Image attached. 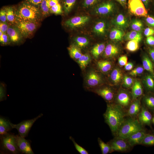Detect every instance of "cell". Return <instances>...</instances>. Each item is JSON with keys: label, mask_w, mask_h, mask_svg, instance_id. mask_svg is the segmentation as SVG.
I'll return each mask as SVG.
<instances>
[{"label": "cell", "mask_w": 154, "mask_h": 154, "mask_svg": "<svg viewBox=\"0 0 154 154\" xmlns=\"http://www.w3.org/2000/svg\"><path fill=\"white\" fill-rule=\"evenodd\" d=\"M126 116V111L119 105L112 103L107 104L103 116L105 122L114 136L116 135Z\"/></svg>", "instance_id": "1"}, {"label": "cell", "mask_w": 154, "mask_h": 154, "mask_svg": "<svg viewBox=\"0 0 154 154\" xmlns=\"http://www.w3.org/2000/svg\"><path fill=\"white\" fill-rule=\"evenodd\" d=\"M17 22L31 21L38 22L42 16L39 8L27 1L21 3L15 9Z\"/></svg>", "instance_id": "2"}, {"label": "cell", "mask_w": 154, "mask_h": 154, "mask_svg": "<svg viewBox=\"0 0 154 154\" xmlns=\"http://www.w3.org/2000/svg\"><path fill=\"white\" fill-rule=\"evenodd\" d=\"M143 129V125L137 119L128 116L125 118L115 137L126 139L135 133Z\"/></svg>", "instance_id": "3"}, {"label": "cell", "mask_w": 154, "mask_h": 154, "mask_svg": "<svg viewBox=\"0 0 154 154\" xmlns=\"http://www.w3.org/2000/svg\"><path fill=\"white\" fill-rule=\"evenodd\" d=\"M0 135L1 153L12 154L20 153L16 144L15 135L8 133Z\"/></svg>", "instance_id": "4"}, {"label": "cell", "mask_w": 154, "mask_h": 154, "mask_svg": "<svg viewBox=\"0 0 154 154\" xmlns=\"http://www.w3.org/2000/svg\"><path fill=\"white\" fill-rule=\"evenodd\" d=\"M43 115V114L41 113L32 119L23 121L17 124L11 123V125L13 129L15 128L17 130L20 136L25 137L28 135L34 123L38 118L42 117Z\"/></svg>", "instance_id": "5"}, {"label": "cell", "mask_w": 154, "mask_h": 154, "mask_svg": "<svg viewBox=\"0 0 154 154\" xmlns=\"http://www.w3.org/2000/svg\"><path fill=\"white\" fill-rule=\"evenodd\" d=\"M127 3L129 10L131 14L138 17L147 16L146 7L141 0H128Z\"/></svg>", "instance_id": "6"}, {"label": "cell", "mask_w": 154, "mask_h": 154, "mask_svg": "<svg viewBox=\"0 0 154 154\" xmlns=\"http://www.w3.org/2000/svg\"><path fill=\"white\" fill-rule=\"evenodd\" d=\"M38 22L31 21L17 22L15 25L23 37L27 38L31 35L37 29Z\"/></svg>", "instance_id": "7"}, {"label": "cell", "mask_w": 154, "mask_h": 154, "mask_svg": "<svg viewBox=\"0 0 154 154\" xmlns=\"http://www.w3.org/2000/svg\"><path fill=\"white\" fill-rule=\"evenodd\" d=\"M110 146L112 152H127L132 147L126 139L115 137L107 143Z\"/></svg>", "instance_id": "8"}, {"label": "cell", "mask_w": 154, "mask_h": 154, "mask_svg": "<svg viewBox=\"0 0 154 154\" xmlns=\"http://www.w3.org/2000/svg\"><path fill=\"white\" fill-rule=\"evenodd\" d=\"M115 5L112 1H108L102 3L96 6L94 11L96 14L106 15L111 14L114 10Z\"/></svg>", "instance_id": "9"}, {"label": "cell", "mask_w": 154, "mask_h": 154, "mask_svg": "<svg viewBox=\"0 0 154 154\" xmlns=\"http://www.w3.org/2000/svg\"><path fill=\"white\" fill-rule=\"evenodd\" d=\"M90 19V17L87 16H76L67 20L64 24L65 26L69 28H75L85 25Z\"/></svg>", "instance_id": "10"}, {"label": "cell", "mask_w": 154, "mask_h": 154, "mask_svg": "<svg viewBox=\"0 0 154 154\" xmlns=\"http://www.w3.org/2000/svg\"><path fill=\"white\" fill-rule=\"evenodd\" d=\"M15 137L17 146L20 153L25 154H34L29 140L19 135H16Z\"/></svg>", "instance_id": "11"}, {"label": "cell", "mask_w": 154, "mask_h": 154, "mask_svg": "<svg viewBox=\"0 0 154 154\" xmlns=\"http://www.w3.org/2000/svg\"><path fill=\"white\" fill-rule=\"evenodd\" d=\"M6 33L10 38L11 42L14 44L20 42L23 37L15 25H10Z\"/></svg>", "instance_id": "12"}, {"label": "cell", "mask_w": 154, "mask_h": 154, "mask_svg": "<svg viewBox=\"0 0 154 154\" xmlns=\"http://www.w3.org/2000/svg\"><path fill=\"white\" fill-rule=\"evenodd\" d=\"M137 117L138 121L143 125H151L152 121V115L146 107H141V110Z\"/></svg>", "instance_id": "13"}, {"label": "cell", "mask_w": 154, "mask_h": 154, "mask_svg": "<svg viewBox=\"0 0 154 154\" xmlns=\"http://www.w3.org/2000/svg\"><path fill=\"white\" fill-rule=\"evenodd\" d=\"M117 103L127 112L130 105L131 98L127 92L121 91L117 94L116 98Z\"/></svg>", "instance_id": "14"}, {"label": "cell", "mask_w": 154, "mask_h": 154, "mask_svg": "<svg viewBox=\"0 0 154 154\" xmlns=\"http://www.w3.org/2000/svg\"><path fill=\"white\" fill-rule=\"evenodd\" d=\"M146 134L145 132L143 129L135 133L126 139L130 146L133 147L141 144Z\"/></svg>", "instance_id": "15"}, {"label": "cell", "mask_w": 154, "mask_h": 154, "mask_svg": "<svg viewBox=\"0 0 154 154\" xmlns=\"http://www.w3.org/2000/svg\"><path fill=\"white\" fill-rule=\"evenodd\" d=\"M112 23L115 27L123 30L129 26V21L127 18L122 13L118 14L112 21Z\"/></svg>", "instance_id": "16"}, {"label": "cell", "mask_w": 154, "mask_h": 154, "mask_svg": "<svg viewBox=\"0 0 154 154\" xmlns=\"http://www.w3.org/2000/svg\"><path fill=\"white\" fill-rule=\"evenodd\" d=\"M129 105L126 112V115L129 117L135 118L140 112L141 107L140 100L136 99Z\"/></svg>", "instance_id": "17"}, {"label": "cell", "mask_w": 154, "mask_h": 154, "mask_svg": "<svg viewBox=\"0 0 154 154\" xmlns=\"http://www.w3.org/2000/svg\"><path fill=\"white\" fill-rule=\"evenodd\" d=\"M96 93L102 97L106 101L110 102L114 98V93L110 88L104 87L99 89L96 91Z\"/></svg>", "instance_id": "18"}, {"label": "cell", "mask_w": 154, "mask_h": 154, "mask_svg": "<svg viewBox=\"0 0 154 154\" xmlns=\"http://www.w3.org/2000/svg\"><path fill=\"white\" fill-rule=\"evenodd\" d=\"M101 77L97 73L94 71L90 72L88 74L86 81L88 85L90 87H95L100 83Z\"/></svg>", "instance_id": "19"}, {"label": "cell", "mask_w": 154, "mask_h": 154, "mask_svg": "<svg viewBox=\"0 0 154 154\" xmlns=\"http://www.w3.org/2000/svg\"><path fill=\"white\" fill-rule=\"evenodd\" d=\"M11 123L8 119L2 116H0V135L7 133L13 129L11 125Z\"/></svg>", "instance_id": "20"}, {"label": "cell", "mask_w": 154, "mask_h": 154, "mask_svg": "<svg viewBox=\"0 0 154 154\" xmlns=\"http://www.w3.org/2000/svg\"><path fill=\"white\" fill-rule=\"evenodd\" d=\"M7 22L9 25H15L17 21L15 15V9L12 7L9 6L5 8Z\"/></svg>", "instance_id": "21"}, {"label": "cell", "mask_w": 154, "mask_h": 154, "mask_svg": "<svg viewBox=\"0 0 154 154\" xmlns=\"http://www.w3.org/2000/svg\"><path fill=\"white\" fill-rule=\"evenodd\" d=\"M125 35L123 30L116 27L112 28L110 32V38L113 40L121 41Z\"/></svg>", "instance_id": "22"}, {"label": "cell", "mask_w": 154, "mask_h": 154, "mask_svg": "<svg viewBox=\"0 0 154 154\" xmlns=\"http://www.w3.org/2000/svg\"><path fill=\"white\" fill-rule=\"evenodd\" d=\"M104 51V55L106 57H112L118 54L119 52V49L115 44L110 43L105 47Z\"/></svg>", "instance_id": "23"}, {"label": "cell", "mask_w": 154, "mask_h": 154, "mask_svg": "<svg viewBox=\"0 0 154 154\" xmlns=\"http://www.w3.org/2000/svg\"><path fill=\"white\" fill-rule=\"evenodd\" d=\"M143 90L140 82L136 80L134 82L132 89L131 95L132 98L134 100L142 95Z\"/></svg>", "instance_id": "24"}, {"label": "cell", "mask_w": 154, "mask_h": 154, "mask_svg": "<svg viewBox=\"0 0 154 154\" xmlns=\"http://www.w3.org/2000/svg\"><path fill=\"white\" fill-rule=\"evenodd\" d=\"M106 24L103 21L97 22L93 27V31L97 35H104L106 31Z\"/></svg>", "instance_id": "25"}, {"label": "cell", "mask_w": 154, "mask_h": 154, "mask_svg": "<svg viewBox=\"0 0 154 154\" xmlns=\"http://www.w3.org/2000/svg\"><path fill=\"white\" fill-rule=\"evenodd\" d=\"M123 37L126 40H135L139 42L142 39V36L141 32L133 30L127 33Z\"/></svg>", "instance_id": "26"}, {"label": "cell", "mask_w": 154, "mask_h": 154, "mask_svg": "<svg viewBox=\"0 0 154 154\" xmlns=\"http://www.w3.org/2000/svg\"><path fill=\"white\" fill-rule=\"evenodd\" d=\"M79 47L76 45H71L68 48L69 54L71 57L74 59H78L82 54Z\"/></svg>", "instance_id": "27"}, {"label": "cell", "mask_w": 154, "mask_h": 154, "mask_svg": "<svg viewBox=\"0 0 154 154\" xmlns=\"http://www.w3.org/2000/svg\"><path fill=\"white\" fill-rule=\"evenodd\" d=\"M142 64L144 68L154 76V71L152 63L149 58L146 55L144 56L143 57Z\"/></svg>", "instance_id": "28"}, {"label": "cell", "mask_w": 154, "mask_h": 154, "mask_svg": "<svg viewBox=\"0 0 154 154\" xmlns=\"http://www.w3.org/2000/svg\"><path fill=\"white\" fill-rule=\"evenodd\" d=\"M105 46L103 43H98L95 45L92 49L91 52L95 58H97L104 50Z\"/></svg>", "instance_id": "29"}, {"label": "cell", "mask_w": 154, "mask_h": 154, "mask_svg": "<svg viewBox=\"0 0 154 154\" xmlns=\"http://www.w3.org/2000/svg\"><path fill=\"white\" fill-rule=\"evenodd\" d=\"M122 77V74L121 71L117 68L114 69L110 75L111 80L115 84L119 83Z\"/></svg>", "instance_id": "30"}, {"label": "cell", "mask_w": 154, "mask_h": 154, "mask_svg": "<svg viewBox=\"0 0 154 154\" xmlns=\"http://www.w3.org/2000/svg\"><path fill=\"white\" fill-rule=\"evenodd\" d=\"M98 141L99 146L102 154H107L112 152L110 145L108 143H106L100 138H98Z\"/></svg>", "instance_id": "31"}, {"label": "cell", "mask_w": 154, "mask_h": 154, "mask_svg": "<svg viewBox=\"0 0 154 154\" xmlns=\"http://www.w3.org/2000/svg\"><path fill=\"white\" fill-rule=\"evenodd\" d=\"M90 57L89 54H85L82 55L78 59L77 62L81 68L84 69L86 67L90 61Z\"/></svg>", "instance_id": "32"}, {"label": "cell", "mask_w": 154, "mask_h": 154, "mask_svg": "<svg viewBox=\"0 0 154 154\" xmlns=\"http://www.w3.org/2000/svg\"><path fill=\"white\" fill-rule=\"evenodd\" d=\"M97 65L100 70L104 72H108L112 67L111 63L106 60L99 61L97 62Z\"/></svg>", "instance_id": "33"}, {"label": "cell", "mask_w": 154, "mask_h": 154, "mask_svg": "<svg viewBox=\"0 0 154 154\" xmlns=\"http://www.w3.org/2000/svg\"><path fill=\"white\" fill-rule=\"evenodd\" d=\"M76 46L79 48H83L87 46L89 44V41L86 37L78 36L74 39Z\"/></svg>", "instance_id": "34"}, {"label": "cell", "mask_w": 154, "mask_h": 154, "mask_svg": "<svg viewBox=\"0 0 154 154\" xmlns=\"http://www.w3.org/2000/svg\"><path fill=\"white\" fill-rule=\"evenodd\" d=\"M77 0H63L62 3L64 11L68 14L71 11L76 3Z\"/></svg>", "instance_id": "35"}, {"label": "cell", "mask_w": 154, "mask_h": 154, "mask_svg": "<svg viewBox=\"0 0 154 154\" xmlns=\"http://www.w3.org/2000/svg\"><path fill=\"white\" fill-rule=\"evenodd\" d=\"M131 27L133 31L141 33L143 29V25L141 20L138 19H134L131 23Z\"/></svg>", "instance_id": "36"}, {"label": "cell", "mask_w": 154, "mask_h": 154, "mask_svg": "<svg viewBox=\"0 0 154 154\" xmlns=\"http://www.w3.org/2000/svg\"><path fill=\"white\" fill-rule=\"evenodd\" d=\"M144 101L147 109L154 112V97L151 96H146L144 98Z\"/></svg>", "instance_id": "37"}, {"label": "cell", "mask_w": 154, "mask_h": 154, "mask_svg": "<svg viewBox=\"0 0 154 154\" xmlns=\"http://www.w3.org/2000/svg\"><path fill=\"white\" fill-rule=\"evenodd\" d=\"M139 42L135 40H129L126 44V48L130 52L135 51L139 49Z\"/></svg>", "instance_id": "38"}, {"label": "cell", "mask_w": 154, "mask_h": 154, "mask_svg": "<svg viewBox=\"0 0 154 154\" xmlns=\"http://www.w3.org/2000/svg\"><path fill=\"white\" fill-rule=\"evenodd\" d=\"M145 81L147 89L149 90H154V76L150 75H147L145 77Z\"/></svg>", "instance_id": "39"}, {"label": "cell", "mask_w": 154, "mask_h": 154, "mask_svg": "<svg viewBox=\"0 0 154 154\" xmlns=\"http://www.w3.org/2000/svg\"><path fill=\"white\" fill-rule=\"evenodd\" d=\"M141 144L147 146L154 145V135L146 134Z\"/></svg>", "instance_id": "40"}, {"label": "cell", "mask_w": 154, "mask_h": 154, "mask_svg": "<svg viewBox=\"0 0 154 154\" xmlns=\"http://www.w3.org/2000/svg\"><path fill=\"white\" fill-rule=\"evenodd\" d=\"M39 7L42 16L44 17L47 16L50 13V9L48 6L47 0H43L40 4Z\"/></svg>", "instance_id": "41"}, {"label": "cell", "mask_w": 154, "mask_h": 154, "mask_svg": "<svg viewBox=\"0 0 154 154\" xmlns=\"http://www.w3.org/2000/svg\"><path fill=\"white\" fill-rule=\"evenodd\" d=\"M70 139L73 142L76 150L80 154H88V152L84 148L80 145L75 141L74 139L71 136L70 137Z\"/></svg>", "instance_id": "42"}, {"label": "cell", "mask_w": 154, "mask_h": 154, "mask_svg": "<svg viewBox=\"0 0 154 154\" xmlns=\"http://www.w3.org/2000/svg\"><path fill=\"white\" fill-rule=\"evenodd\" d=\"M100 0H83L82 3L83 7L88 8L92 7L97 4Z\"/></svg>", "instance_id": "43"}, {"label": "cell", "mask_w": 154, "mask_h": 154, "mask_svg": "<svg viewBox=\"0 0 154 154\" xmlns=\"http://www.w3.org/2000/svg\"><path fill=\"white\" fill-rule=\"evenodd\" d=\"M50 13L56 14H61L62 13V9L60 3L51 7L50 8Z\"/></svg>", "instance_id": "44"}, {"label": "cell", "mask_w": 154, "mask_h": 154, "mask_svg": "<svg viewBox=\"0 0 154 154\" xmlns=\"http://www.w3.org/2000/svg\"><path fill=\"white\" fill-rule=\"evenodd\" d=\"M0 42L3 45H6L11 42L10 38L7 33H3L0 36Z\"/></svg>", "instance_id": "45"}, {"label": "cell", "mask_w": 154, "mask_h": 154, "mask_svg": "<svg viewBox=\"0 0 154 154\" xmlns=\"http://www.w3.org/2000/svg\"><path fill=\"white\" fill-rule=\"evenodd\" d=\"M133 83V79L132 78L127 76H124L123 78V85L127 88L130 87Z\"/></svg>", "instance_id": "46"}, {"label": "cell", "mask_w": 154, "mask_h": 154, "mask_svg": "<svg viewBox=\"0 0 154 154\" xmlns=\"http://www.w3.org/2000/svg\"><path fill=\"white\" fill-rule=\"evenodd\" d=\"M144 71L143 68L142 67H138L132 70L129 74L132 76H136L142 74Z\"/></svg>", "instance_id": "47"}, {"label": "cell", "mask_w": 154, "mask_h": 154, "mask_svg": "<svg viewBox=\"0 0 154 154\" xmlns=\"http://www.w3.org/2000/svg\"><path fill=\"white\" fill-rule=\"evenodd\" d=\"M0 20L2 22H7L6 12L5 8L1 9L0 11Z\"/></svg>", "instance_id": "48"}, {"label": "cell", "mask_w": 154, "mask_h": 154, "mask_svg": "<svg viewBox=\"0 0 154 154\" xmlns=\"http://www.w3.org/2000/svg\"><path fill=\"white\" fill-rule=\"evenodd\" d=\"M9 25L7 22L0 23V31L3 33H6L9 27Z\"/></svg>", "instance_id": "49"}, {"label": "cell", "mask_w": 154, "mask_h": 154, "mask_svg": "<svg viewBox=\"0 0 154 154\" xmlns=\"http://www.w3.org/2000/svg\"><path fill=\"white\" fill-rule=\"evenodd\" d=\"M127 58L126 56H122L118 59V63L121 66H125L127 62Z\"/></svg>", "instance_id": "50"}, {"label": "cell", "mask_w": 154, "mask_h": 154, "mask_svg": "<svg viewBox=\"0 0 154 154\" xmlns=\"http://www.w3.org/2000/svg\"><path fill=\"white\" fill-rule=\"evenodd\" d=\"M145 20L147 24L149 26L154 28V17L147 15L145 17Z\"/></svg>", "instance_id": "51"}, {"label": "cell", "mask_w": 154, "mask_h": 154, "mask_svg": "<svg viewBox=\"0 0 154 154\" xmlns=\"http://www.w3.org/2000/svg\"><path fill=\"white\" fill-rule=\"evenodd\" d=\"M144 34L147 37L152 36L154 34V29L149 27L147 28L144 30Z\"/></svg>", "instance_id": "52"}, {"label": "cell", "mask_w": 154, "mask_h": 154, "mask_svg": "<svg viewBox=\"0 0 154 154\" xmlns=\"http://www.w3.org/2000/svg\"><path fill=\"white\" fill-rule=\"evenodd\" d=\"M43 0H26L27 2L36 7H39Z\"/></svg>", "instance_id": "53"}, {"label": "cell", "mask_w": 154, "mask_h": 154, "mask_svg": "<svg viewBox=\"0 0 154 154\" xmlns=\"http://www.w3.org/2000/svg\"><path fill=\"white\" fill-rule=\"evenodd\" d=\"M48 7L50 9L60 3L59 0H47Z\"/></svg>", "instance_id": "54"}, {"label": "cell", "mask_w": 154, "mask_h": 154, "mask_svg": "<svg viewBox=\"0 0 154 154\" xmlns=\"http://www.w3.org/2000/svg\"><path fill=\"white\" fill-rule=\"evenodd\" d=\"M146 42L149 45L154 46V37L152 36L147 37L146 39Z\"/></svg>", "instance_id": "55"}, {"label": "cell", "mask_w": 154, "mask_h": 154, "mask_svg": "<svg viewBox=\"0 0 154 154\" xmlns=\"http://www.w3.org/2000/svg\"><path fill=\"white\" fill-rule=\"evenodd\" d=\"M6 98V92L5 89L2 87L0 88V101L4 100Z\"/></svg>", "instance_id": "56"}, {"label": "cell", "mask_w": 154, "mask_h": 154, "mask_svg": "<svg viewBox=\"0 0 154 154\" xmlns=\"http://www.w3.org/2000/svg\"><path fill=\"white\" fill-rule=\"evenodd\" d=\"M133 65L132 63L128 62L125 66V69L127 70H130L133 68Z\"/></svg>", "instance_id": "57"}, {"label": "cell", "mask_w": 154, "mask_h": 154, "mask_svg": "<svg viewBox=\"0 0 154 154\" xmlns=\"http://www.w3.org/2000/svg\"><path fill=\"white\" fill-rule=\"evenodd\" d=\"M118 2L123 7H125L127 4V0H115Z\"/></svg>", "instance_id": "58"}, {"label": "cell", "mask_w": 154, "mask_h": 154, "mask_svg": "<svg viewBox=\"0 0 154 154\" xmlns=\"http://www.w3.org/2000/svg\"><path fill=\"white\" fill-rule=\"evenodd\" d=\"M149 53L152 60L154 62V48L150 49Z\"/></svg>", "instance_id": "59"}, {"label": "cell", "mask_w": 154, "mask_h": 154, "mask_svg": "<svg viewBox=\"0 0 154 154\" xmlns=\"http://www.w3.org/2000/svg\"><path fill=\"white\" fill-rule=\"evenodd\" d=\"M145 7H147L149 4L150 0H141Z\"/></svg>", "instance_id": "60"}, {"label": "cell", "mask_w": 154, "mask_h": 154, "mask_svg": "<svg viewBox=\"0 0 154 154\" xmlns=\"http://www.w3.org/2000/svg\"><path fill=\"white\" fill-rule=\"evenodd\" d=\"M152 121L154 123V117H153V118L152 119Z\"/></svg>", "instance_id": "61"}, {"label": "cell", "mask_w": 154, "mask_h": 154, "mask_svg": "<svg viewBox=\"0 0 154 154\" xmlns=\"http://www.w3.org/2000/svg\"><path fill=\"white\" fill-rule=\"evenodd\" d=\"M153 132H154V130H153Z\"/></svg>", "instance_id": "62"}]
</instances>
